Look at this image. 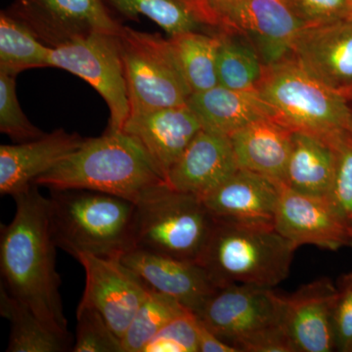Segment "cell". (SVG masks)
<instances>
[{"instance_id":"cell-1","label":"cell","mask_w":352,"mask_h":352,"mask_svg":"<svg viewBox=\"0 0 352 352\" xmlns=\"http://www.w3.org/2000/svg\"><path fill=\"white\" fill-rule=\"evenodd\" d=\"M38 185L13 197L16 214L0 231L1 285L57 335L71 340L56 270L57 245L50 228V199Z\"/></svg>"},{"instance_id":"cell-2","label":"cell","mask_w":352,"mask_h":352,"mask_svg":"<svg viewBox=\"0 0 352 352\" xmlns=\"http://www.w3.org/2000/svg\"><path fill=\"white\" fill-rule=\"evenodd\" d=\"M166 183L142 146L122 131L85 138L73 154L34 182L50 190H90L135 204Z\"/></svg>"},{"instance_id":"cell-3","label":"cell","mask_w":352,"mask_h":352,"mask_svg":"<svg viewBox=\"0 0 352 352\" xmlns=\"http://www.w3.org/2000/svg\"><path fill=\"white\" fill-rule=\"evenodd\" d=\"M50 191L51 233L59 249L76 259L122 258L134 249L135 203L90 190Z\"/></svg>"},{"instance_id":"cell-4","label":"cell","mask_w":352,"mask_h":352,"mask_svg":"<svg viewBox=\"0 0 352 352\" xmlns=\"http://www.w3.org/2000/svg\"><path fill=\"white\" fill-rule=\"evenodd\" d=\"M296 249L274 226L214 219L199 263L219 288L232 284L273 288L288 278Z\"/></svg>"},{"instance_id":"cell-5","label":"cell","mask_w":352,"mask_h":352,"mask_svg":"<svg viewBox=\"0 0 352 352\" xmlns=\"http://www.w3.org/2000/svg\"><path fill=\"white\" fill-rule=\"evenodd\" d=\"M256 89L273 118L293 131L332 141L351 132L346 96L322 85L292 58L265 68Z\"/></svg>"},{"instance_id":"cell-6","label":"cell","mask_w":352,"mask_h":352,"mask_svg":"<svg viewBox=\"0 0 352 352\" xmlns=\"http://www.w3.org/2000/svg\"><path fill=\"white\" fill-rule=\"evenodd\" d=\"M214 224L201 198L166 183L136 203L134 249L199 263Z\"/></svg>"},{"instance_id":"cell-7","label":"cell","mask_w":352,"mask_h":352,"mask_svg":"<svg viewBox=\"0 0 352 352\" xmlns=\"http://www.w3.org/2000/svg\"><path fill=\"white\" fill-rule=\"evenodd\" d=\"M118 39L131 113L186 105L192 91L170 39L122 25Z\"/></svg>"},{"instance_id":"cell-8","label":"cell","mask_w":352,"mask_h":352,"mask_svg":"<svg viewBox=\"0 0 352 352\" xmlns=\"http://www.w3.org/2000/svg\"><path fill=\"white\" fill-rule=\"evenodd\" d=\"M118 32H94L51 48L50 61V67L80 76L100 94L110 111L111 131H122L131 115Z\"/></svg>"},{"instance_id":"cell-9","label":"cell","mask_w":352,"mask_h":352,"mask_svg":"<svg viewBox=\"0 0 352 352\" xmlns=\"http://www.w3.org/2000/svg\"><path fill=\"white\" fill-rule=\"evenodd\" d=\"M208 27L237 32L254 44L265 68L291 58L303 25L286 0H231L210 9Z\"/></svg>"},{"instance_id":"cell-10","label":"cell","mask_w":352,"mask_h":352,"mask_svg":"<svg viewBox=\"0 0 352 352\" xmlns=\"http://www.w3.org/2000/svg\"><path fill=\"white\" fill-rule=\"evenodd\" d=\"M217 337L239 352L281 325V295L272 288L232 284L221 287L196 314Z\"/></svg>"},{"instance_id":"cell-11","label":"cell","mask_w":352,"mask_h":352,"mask_svg":"<svg viewBox=\"0 0 352 352\" xmlns=\"http://www.w3.org/2000/svg\"><path fill=\"white\" fill-rule=\"evenodd\" d=\"M7 10L51 48L122 25L103 0H14Z\"/></svg>"},{"instance_id":"cell-12","label":"cell","mask_w":352,"mask_h":352,"mask_svg":"<svg viewBox=\"0 0 352 352\" xmlns=\"http://www.w3.org/2000/svg\"><path fill=\"white\" fill-rule=\"evenodd\" d=\"M76 261L85 272L80 305L97 310L122 340L149 287L120 258L83 254Z\"/></svg>"},{"instance_id":"cell-13","label":"cell","mask_w":352,"mask_h":352,"mask_svg":"<svg viewBox=\"0 0 352 352\" xmlns=\"http://www.w3.org/2000/svg\"><path fill=\"white\" fill-rule=\"evenodd\" d=\"M291 58L322 85L347 96L352 91V17L302 28Z\"/></svg>"},{"instance_id":"cell-14","label":"cell","mask_w":352,"mask_h":352,"mask_svg":"<svg viewBox=\"0 0 352 352\" xmlns=\"http://www.w3.org/2000/svg\"><path fill=\"white\" fill-rule=\"evenodd\" d=\"M339 289L328 278L281 296V325L296 352L335 351L333 311Z\"/></svg>"},{"instance_id":"cell-15","label":"cell","mask_w":352,"mask_h":352,"mask_svg":"<svg viewBox=\"0 0 352 352\" xmlns=\"http://www.w3.org/2000/svg\"><path fill=\"white\" fill-rule=\"evenodd\" d=\"M275 229L296 248L314 245L336 251L351 245L352 231L326 198L305 195L282 185Z\"/></svg>"},{"instance_id":"cell-16","label":"cell","mask_w":352,"mask_h":352,"mask_svg":"<svg viewBox=\"0 0 352 352\" xmlns=\"http://www.w3.org/2000/svg\"><path fill=\"white\" fill-rule=\"evenodd\" d=\"M120 259L150 289L170 296L195 314L219 289L204 266L196 261H182L140 249L131 250Z\"/></svg>"},{"instance_id":"cell-17","label":"cell","mask_w":352,"mask_h":352,"mask_svg":"<svg viewBox=\"0 0 352 352\" xmlns=\"http://www.w3.org/2000/svg\"><path fill=\"white\" fill-rule=\"evenodd\" d=\"M201 129L186 104L131 113L122 131L142 146L166 182L173 164Z\"/></svg>"},{"instance_id":"cell-18","label":"cell","mask_w":352,"mask_h":352,"mask_svg":"<svg viewBox=\"0 0 352 352\" xmlns=\"http://www.w3.org/2000/svg\"><path fill=\"white\" fill-rule=\"evenodd\" d=\"M281 186L258 173L239 168L201 200L214 219L274 226Z\"/></svg>"},{"instance_id":"cell-19","label":"cell","mask_w":352,"mask_h":352,"mask_svg":"<svg viewBox=\"0 0 352 352\" xmlns=\"http://www.w3.org/2000/svg\"><path fill=\"white\" fill-rule=\"evenodd\" d=\"M85 140L60 129L34 140L0 146V194L15 197L27 191L38 176L73 154Z\"/></svg>"},{"instance_id":"cell-20","label":"cell","mask_w":352,"mask_h":352,"mask_svg":"<svg viewBox=\"0 0 352 352\" xmlns=\"http://www.w3.org/2000/svg\"><path fill=\"white\" fill-rule=\"evenodd\" d=\"M238 170L230 138L201 129L170 168L166 183L201 199Z\"/></svg>"},{"instance_id":"cell-21","label":"cell","mask_w":352,"mask_h":352,"mask_svg":"<svg viewBox=\"0 0 352 352\" xmlns=\"http://www.w3.org/2000/svg\"><path fill=\"white\" fill-rule=\"evenodd\" d=\"M293 131L272 117L252 122L229 136L238 166L284 185Z\"/></svg>"},{"instance_id":"cell-22","label":"cell","mask_w":352,"mask_h":352,"mask_svg":"<svg viewBox=\"0 0 352 352\" xmlns=\"http://www.w3.org/2000/svg\"><path fill=\"white\" fill-rule=\"evenodd\" d=\"M187 105L205 131L230 136L252 122L272 117V111L258 89L235 90L217 85L192 94Z\"/></svg>"},{"instance_id":"cell-23","label":"cell","mask_w":352,"mask_h":352,"mask_svg":"<svg viewBox=\"0 0 352 352\" xmlns=\"http://www.w3.org/2000/svg\"><path fill=\"white\" fill-rule=\"evenodd\" d=\"M336 161L333 141L308 132L293 131L284 185L298 193L327 199Z\"/></svg>"},{"instance_id":"cell-24","label":"cell","mask_w":352,"mask_h":352,"mask_svg":"<svg viewBox=\"0 0 352 352\" xmlns=\"http://www.w3.org/2000/svg\"><path fill=\"white\" fill-rule=\"evenodd\" d=\"M116 20L144 16L170 36L188 32H212L204 22L195 0H103Z\"/></svg>"},{"instance_id":"cell-25","label":"cell","mask_w":352,"mask_h":352,"mask_svg":"<svg viewBox=\"0 0 352 352\" xmlns=\"http://www.w3.org/2000/svg\"><path fill=\"white\" fill-rule=\"evenodd\" d=\"M0 314L10 323L7 352H63L71 340L50 330L36 314L0 285Z\"/></svg>"},{"instance_id":"cell-26","label":"cell","mask_w":352,"mask_h":352,"mask_svg":"<svg viewBox=\"0 0 352 352\" xmlns=\"http://www.w3.org/2000/svg\"><path fill=\"white\" fill-rule=\"evenodd\" d=\"M168 39L192 94L219 85L217 61L220 32H183Z\"/></svg>"},{"instance_id":"cell-27","label":"cell","mask_w":352,"mask_h":352,"mask_svg":"<svg viewBox=\"0 0 352 352\" xmlns=\"http://www.w3.org/2000/svg\"><path fill=\"white\" fill-rule=\"evenodd\" d=\"M51 47L9 12L0 13V73L16 76L25 69L50 67Z\"/></svg>"},{"instance_id":"cell-28","label":"cell","mask_w":352,"mask_h":352,"mask_svg":"<svg viewBox=\"0 0 352 352\" xmlns=\"http://www.w3.org/2000/svg\"><path fill=\"white\" fill-rule=\"evenodd\" d=\"M219 32L217 61L219 85L235 90L256 89L265 71L258 50L240 32Z\"/></svg>"},{"instance_id":"cell-29","label":"cell","mask_w":352,"mask_h":352,"mask_svg":"<svg viewBox=\"0 0 352 352\" xmlns=\"http://www.w3.org/2000/svg\"><path fill=\"white\" fill-rule=\"evenodd\" d=\"M186 310L170 296L150 289L122 337L124 352H143L164 326Z\"/></svg>"},{"instance_id":"cell-30","label":"cell","mask_w":352,"mask_h":352,"mask_svg":"<svg viewBox=\"0 0 352 352\" xmlns=\"http://www.w3.org/2000/svg\"><path fill=\"white\" fill-rule=\"evenodd\" d=\"M74 352H124L122 340L94 308L78 305Z\"/></svg>"},{"instance_id":"cell-31","label":"cell","mask_w":352,"mask_h":352,"mask_svg":"<svg viewBox=\"0 0 352 352\" xmlns=\"http://www.w3.org/2000/svg\"><path fill=\"white\" fill-rule=\"evenodd\" d=\"M16 76L0 73V131L17 143L43 136L23 112L16 94Z\"/></svg>"},{"instance_id":"cell-32","label":"cell","mask_w":352,"mask_h":352,"mask_svg":"<svg viewBox=\"0 0 352 352\" xmlns=\"http://www.w3.org/2000/svg\"><path fill=\"white\" fill-rule=\"evenodd\" d=\"M337 153L335 173L327 200L352 231V133L333 140Z\"/></svg>"},{"instance_id":"cell-33","label":"cell","mask_w":352,"mask_h":352,"mask_svg":"<svg viewBox=\"0 0 352 352\" xmlns=\"http://www.w3.org/2000/svg\"><path fill=\"white\" fill-rule=\"evenodd\" d=\"M143 352H199L198 317L186 310L164 326Z\"/></svg>"},{"instance_id":"cell-34","label":"cell","mask_w":352,"mask_h":352,"mask_svg":"<svg viewBox=\"0 0 352 352\" xmlns=\"http://www.w3.org/2000/svg\"><path fill=\"white\" fill-rule=\"evenodd\" d=\"M303 27L331 24L352 17L349 0H286Z\"/></svg>"},{"instance_id":"cell-35","label":"cell","mask_w":352,"mask_h":352,"mask_svg":"<svg viewBox=\"0 0 352 352\" xmlns=\"http://www.w3.org/2000/svg\"><path fill=\"white\" fill-rule=\"evenodd\" d=\"M333 311L336 349L352 352V272L340 279Z\"/></svg>"},{"instance_id":"cell-36","label":"cell","mask_w":352,"mask_h":352,"mask_svg":"<svg viewBox=\"0 0 352 352\" xmlns=\"http://www.w3.org/2000/svg\"><path fill=\"white\" fill-rule=\"evenodd\" d=\"M198 344L199 352H239L235 346L217 337L199 318Z\"/></svg>"},{"instance_id":"cell-37","label":"cell","mask_w":352,"mask_h":352,"mask_svg":"<svg viewBox=\"0 0 352 352\" xmlns=\"http://www.w3.org/2000/svg\"><path fill=\"white\" fill-rule=\"evenodd\" d=\"M227 1H231V0H196L197 6L199 7L201 18H203L204 22H205L206 25H208L207 17L210 9L214 8V6H219V4L224 3V2Z\"/></svg>"},{"instance_id":"cell-38","label":"cell","mask_w":352,"mask_h":352,"mask_svg":"<svg viewBox=\"0 0 352 352\" xmlns=\"http://www.w3.org/2000/svg\"><path fill=\"white\" fill-rule=\"evenodd\" d=\"M349 2H351V6H352V0H349Z\"/></svg>"},{"instance_id":"cell-39","label":"cell","mask_w":352,"mask_h":352,"mask_svg":"<svg viewBox=\"0 0 352 352\" xmlns=\"http://www.w3.org/2000/svg\"><path fill=\"white\" fill-rule=\"evenodd\" d=\"M351 247H352V242H351Z\"/></svg>"},{"instance_id":"cell-40","label":"cell","mask_w":352,"mask_h":352,"mask_svg":"<svg viewBox=\"0 0 352 352\" xmlns=\"http://www.w3.org/2000/svg\"><path fill=\"white\" fill-rule=\"evenodd\" d=\"M351 133H352V129H351Z\"/></svg>"}]
</instances>
